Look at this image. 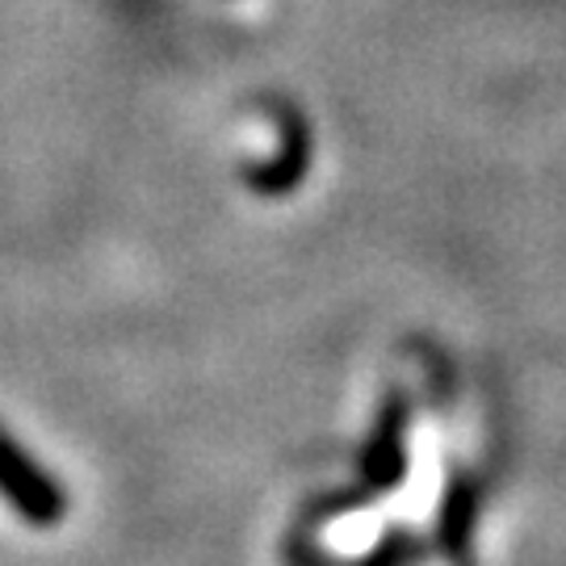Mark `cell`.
<instances>
[{"label": "cell", "mask_w": 566, "mask_h": 566, "mask_svg": "<svg viewBox=\"0 0 566 566\" xmlns=\"http://www.w3.org/2000/svg\"><path fill=\"white\" fill-rule=\"evenodd\" d=\"M0 495L9 500V507L18 512L25 525L39 528L60 525L63 507H67L60 486L51 483L34 462H25L21 449L9 446L4 437H0Z\"/></svg>", "instance_id": "6da1fadb"}, {"label": "cell", "mask_w": 566, "mask_h": 566, "mask_svg": "<svg viewBox=\"0 0 566 566\" xmlns=\"http://www.w3.org/2000/svg\"><path fill=\"white\" fill-rule=\"evenodd\" d=\"M285 566H332L315 546H303V542H290L285 549Z\"/></svg>", "instance_id": "7a4b0ae2"}, {"label": "cell", "mask_w": 566, "mask_h": 566, "mask_svg": "<svg viewBox=\"0 0 566 566\" xmlns=\"http://www.w3.org/2000/svg\"><path fill=\"white\" fill-rule=\"evenodd\" d=\"M458 566H470V558H465V563H458Z\"/></svg>", "instance_id": "3957f363"}]
</instances>
